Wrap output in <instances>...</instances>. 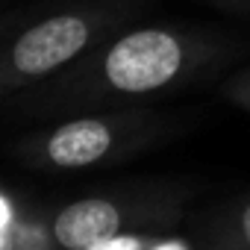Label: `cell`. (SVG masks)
Listing matches in <instances>:
<instances>
[{
  "instance_id": "cell-9",
  "label": "cell",
  "mask_w": 250,
  "mask_h": 250,
  "mask_svg": "<svg viewBox=\"0 0 250 250\" xmlns=\"http://www.w3.org/2000/svg\"><path fill=\"white\" fill-rule=\"evenodd\" d=\"M156 250H183L180 244H165V247H156Z\"/></svg>"
},
{
  "instance_id": "cell-5",
  "label": "cell",
  "mask_w": 250,
  "mask_h": 250,
  "mask_svg": "<svg viewBox=\"0 0 250 250\" xmlns=\"http://www.w3.org/2000/svg\"><path fill=\"white\" fill-rule=\"evenodd\" d=\"M227 94H229L235 103H241V106H247V109H250V71L238 74V77L227 85Z\"/></svg>"
},
{
  "instance_id": "cell-2",
  "label": "cell",
  "mask_w": 250,
  "mask_h": 250,
  "mask_svg": "<svg viewBox=\"0 0 250 250\" xmlns=\"http://www.w3.org/2000/svg\"><path fill=\"white\" fill-rule=\"evenodd\" d=\"M142 0H74V3L24 21L3 47V91L24 88L68 71L94 47L127 30L142 12Z\"/></svg>"
},
{
  "instance_id": "cell-4",
  "label": "cell",
  "mask_w": 250,
  "mask_h": 250,
  "mask_svg": "<svg viewBox=\"0 0 250 250\" xmlns=\"http://www.w3.org/2000/svg\"><path fill=\"white\" fill-rule=\"evenodd\" d=\"M121 209L103 197H88L65 206L53 221V235L65 250H91L94 244L118 235Z\"/></svg>"
},
{
  "instance_id": "cell-1",
  "label": "cell",
  "mask_w": 250,
  "mask_h": 250,
  "mask_svg": "<svg viewBox=\"0 0 250 250\" xmlns=\"http://www.w3.org/2000/svg\"><path fill=\"white\" fill-rule=\"evenodd\" d=\"M221 50L215 33L147 24L121 30L85 59L68 68L65 85L83 94H115V97H145L165 91L194 71L209 65Z\"/></svg>"
},
{
  "instance_id": "cell-8",
  "label": "cell",
  "mask_w": 250,
  "mask_h": 250,
  "mask_svg": "<svg viewBox=\"0 0 250 250\" xmlns=\"http://www.w3.org/2000/svg\"><path fill=\"white\" fill-rule=\"evenodd\" d=\"M221 6H250V0H215Z\"/></svg>"
},
{
  "instance_id": "cell-7",
  "label": "cell",
  "mask_w": 250,
  "mask_h": 250,
  "mask_svg": "<svg viewBox=\"0 0 250 250\" xmlns=\"http://www.w3.org/2000/svg\"><path fill=\"white\" fill-rule=\"evenodd\" d=\"M241 235H244V241L250 244V206H247L244 215H241Z\"/></svg>"
},
{
  "instance_id": "cell-6",
  "label": "cell",
  "mask_w": 250,
  "mask_h": 250,
  "mask_svg": "<svg viewBox=\"0 0 250 250\" xmlns=\"http://www.w3.org/2000/svg\"><path fill=\"white\" fill-rule=\"evenodd\" d=\"M91 250H142V244L136 238H124V235H112L100 244H94Z\"/></svg>"
},
{
  "instance_id": "cell-3",
  "label": "cell",
  "mask_w": 250,
  "mask_h": 250,
  "mask_svg": "<svg viewBox=\"0 0 250 250\" xmlns=\"http://www.w3.org/2000/svg\"><path fill=\"white\" fill-rule=\"evenodd\" d=\"M118 136H121V127L115 118H100V115L74 118L62 127H56L42 142V153L50 165L65 168V171L88 168L115 150Z\"/></svg>"
}]
</instances>
